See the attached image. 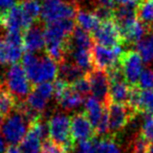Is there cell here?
Masks as SVG:
<instances>
[{
  "label": "cell",
  "mask_w": 153,
  "mask_h": 153,
  "mask_svg": "<svg viewBox=\"0 0 153 153\" xmlns=\"http://www.w3.org/2000/svg\"><path fill=\"white\" fill-rule=\"evenodd\" d=\"M76 24L73 19L47 23L44 27L45 51L57 64L66 61L68 55L69 39Z\"/></svg>",
  "instance_id": "cell-1"
},
{
  "label": "cell",
  "mask_w": 153,
  "mask_h": 153,
  "mask_svg": "<svg viewBox=\"0 0 153 153\" xmlns=\"http://www.w3.org/2000/svg\"><path fill=\"white\" fill-rule=\"evenodd\" d=\"M21 62L32 85H36L43 82H51L57 78V62L46 53L43 56H39L36 53L26 52L23 54Z\"/></svg>",
  "instance_id": "cell-2"
},
{
  "label": "cell",
  "mask_w": 153,
  "mask_h": 153,
  "mask_svg": "<svg viewBox=\"0 0 153 153\" xmlns=\"http://www.w3.org/2000/svg\"><path fill=\"white\" fill-rule=\"evenodd\" d=\"M49 139L64 147L69 153L75 150V142L71 134V119L64 113L56 111L48 121Z\"/></svg>",
  "instance_id": "cell-3"
},
{
  "label": "cell",
  "mask_w": 153,
  "mask_h": 153,
  "mask_svg": "<svg viewBox=\"0 0 153 153\" xmlns=\"http://www.w3.org/2000/svg\"><path fill=\"white\" fill-rule=\"evenodd\" d=\"M30 125L27 118L16 107L14 111L6 116V119L2 123L0 127V134L7 144L16 146L21 144L23 139L26 137Z\"/></svg>",
  "instance_id": "cell-4"
},
{
  "label": "cell",
  "mask_w": 153,
  "mask_h": 153,
  "mask_svg": "<svg viewBox=\"0 0 153 153\" xmlns=\"http://www.w3.org/2000/svg\"><path fill=\"white\" fill-rule=\"evenodd\" d=\"M4 87L19 101H25L32 91V83L28 79L22 65H10L4 74Z\"/></svg>",
  "instance_id": "cell-5"
},
{
  "label": "cell",
  "mask_w": 153,
  "mask_h": 153,
  "mask_svg": "<svg viewBox=\"0 0 153 153\" xmlns=\"http://www.w3.org/2000/svg\"><path fill=\"white\" fill-rule=\"evenodd\" d=\"M78 5L75 0H45L42 4L41 18L44 22L51 23L55 21L76 18Z\"/></svg>",
  "instance_id": "cell-6"
},
{
  "label": "cell",
  "mask_w": 153,
  "mask_h": 153,
  "mask_svg": "<svg viewBox=\"0 0 153 153\" xmlns=\"http://www.w3.org/2000/svg\"><path fill=\"white\" fill-rule=\"evenodd\" d=\"M143 59L137 50L128 49L120 56L119 65L121 67L124 77L130 87L137 85L140 76L143 72Z\"/></svg>",
  "instance_id": "cell-7"
},
{
  "label": "cell",
  "mask_w": 153,
  "mask_h": 153,
  "mask_svg": "<svg viewBox=\"0 0 153 153\" xmlns=\"http://www.w3.org/2000/svg\"><path fill=\"white\" fill-rule=\"evenodd\" d=\"M92 33L93 40L98 45L108 48H115L117 46L124 45L120 29L114 19L101 22Z\"/></svg>",
  "instance_id": "cell-8"
},
{
  "label": "cell",
  "mask_w": 153,
  "mask_h": 153,
  "mask_svg": "<svg viewBox=\"0 0 153 153\" xmlns=\"http://www.w3.org/2000/svg\"><path fill=\"white\" fill-rule=\"evenodd\" d=\"M124 52L122 46H117L115 48L102 46L95 44L92 48V56L95 69L102 71H108L119 65L120 56Z\"/></svg>",
  "instance_id": "cell-9"
},
{
  "label": "cell",
  "mask_w": 153,
  "mask_h": 153,
  "mask_svg": "<svg viewBox=\"0 0 153 153\" xmlns=\"http://www.w3.org/2000/svg\"><path fill=\"white\" fill-rule=\"evenodd\" d=\"M107 113H108L109 122V134L119 135L123 133L125 127L128 125L129 121L133 117L137 116L129 109L127 105L118 104V103L109 102L107 105Z\"/></svg>",
  "instance_id": "cell-10"
},
{
  "label": "cell",
  "mask_w": 153,
  "mask_h": 153,
  "mask_svg": "<svg viewBox=\"0 0 153 153\" xmlns=\"http://www.w3.org/2000/svg\"><path fill=\"white\" fill-rule=\"evenodd\" d=\"M87 77L91 85L93 97L107 106L109 103V80L106 72L94 69L92 72L88 73Z\"/></svg>",
  "instance_id": "cell-11"
},
{
  "label": "cell",
  "mask_w": 153,
  "mask_h": 153,
  "mask_svg": "<svg viewBox=\"0 0 153 153\" xmlns=\"http://www.w3.org/2000/svg\"><path fill=\"white\" fill-rule=\"evenodd\" d=\"M71 134L74 142L92 140L96 137L95 129L85 113H78L71 118Z\"/></svg>",
  "instance_id": "cell-12"
},
{
  "label": "cell",
  "mask_w": 153,
  "mask_h": 153,
  "mask_svg": "<svg viewBox=\"0 0 153 153\" xmlns=\"http://www.w3.org/2000/svg\"><path fill=\"white\" fill-rule=\"evenodd\" d=\"M39 22L23 32V46L27 52L36 53L45 48L44 28Z\"/></svg>",
  "instance_id": "cell-13"
},
{
  "label": "cell",
  "mask_w": 153,
  "mask_h": 153,
  "mask_svg": "<svg viewBox=\"0 0 153 153\" xmlns=\"http://www.w3.org/2000/svg\"><path fill=\"white\" fill-rule=\"evenodd\" d=\"M24 47L14 45L4 38H0V66L17 64L23 56Z\"/></svg>",
  "instance_id": "cell-14"
},
{
  "label": "cell",
  "mask_w": 153,
  "mask_h": 153,
  "mask_svg": "<svg viewBox=\"0 0 153 153\" xmlns=\"http://www.w3.org/2000/svg\"><path fill=\"white\" fill-rule=\"evenodd\" d=\"M68 55L71 57L72 62H74L78 68H80L85 74L92 72L95 69L92 56V49L83 48H69ZM67 55V56H68Z\"/></svg>",
  "instance_id": "cell-15"
},
{
  "label": "cell",
  "mask_w": 153,
  "mask_h": 153,
  "mask_svg": "<svg viewBox=\"0 0 153 153\" xmlns=\"http://www.w3.org/2000/svg\"><path fill=\"white\" fill-rule=\"evenodd\" d=\"M106 105H104L102 102H100L98 99H96L93 96L88 97L85 100V114L87 115L88 119L90 120L94 129L101 121L103 115L106 111Z\"/></svg>",
  "instance_id": "cell-16"
},
{
  "label": "cell",
  "mask_w": 153,
  "mask_h": 153,
  "mask_svg": "<svg viewBox=\"0 0 153 153\" xmlns=\"http://www.w3.org/2000/svg\"><path fill=\"white\" fill-rule=\"evenodd\" d=\"M59 105L64 111H73L80 106L83 103V96L78 94L72 85H69L64 93L56 99Z\"/></svg>",
  "instance_id": "cell-17"
},
{
  "label": "cell",
  "mask_w": 153,
  "mask_h": 153,
  "mask_svg": "<svg viewBox=\"0 0 153 153\" xmlns=\"http://www.w3.org/2000/svg\"><path fill=\"white\" fill-rule=\"evenodd\" d=\"M85 73L80 68L76 66L74 62L64 61L59 66V76L69 85H72L76 80L85 76Z\"/></svg>",
  "instance_id": "cell-18"
},
{
  "label": "cell",
  "mask_w": 153,
  "mask_h": 153,
  "mask_svg": "<svg viewBox=\"0 0 153 153\" xmlns=\"http://www.w3.org/2000/svg\"><path fill=\"white\" fill-rule=\"evenodd\" d=\"M96 153H122L119 139L116 135L108 134L102 137H94Z\"/></svg>",
  "instance_id": "cell-19"
},
{
  "label": "cell",
  "mask_w": 153,
  "mask_h": 153,
  "mask_svg": "<svg viewBox=\"0 0 153 153\" xmlns=\"http://www.w3.org/2000/svg\"><path fill=\"white\" fill-rule=\"evenodd\" d=\"M93 36L90 32L83 30L79 26H76L74 31L72 32L70 39H69V48H83V49H92L93 48Z\"/></svg>",
  "instance_id": "cell-20"
},
{
  "label": "cell",
  "mask_w": 153,
  "mask_h": 153,
  "mask_svg": "<svg viewBox=\"0 0 153 153\" xmlns=\"http://www.w3.org/2000/svg\"><path fill=\"white\" fill-rule=\"evenodd\" d=\"M75 22L78 24L80 28L88 32H93L97 27L100 25L101 21L98 19V17L95 15L94 12L90 10H78L75 18Z\"/></svg>",
  "instance_id": "cell-21"
},
{
  "label": "cell",
  "mask_w": 153,
  "mask_h": 153,
  "mask_svg": "<svg viewBox=\"0 0 153 153\" xmlns=\"http://www.w3.org/2000/svg\"><path fill=\"white\" fill-rule=\"evenodd\" d=\"M42 139L29 128L26 137L20 144V150L22 153H42Z\"/></svg>",
  "instance_id": "cell-22"
},
{
  "label": "cell",
  "mask_w": 153,
  "mask_h": 153,
  "mask_svg": "<svg viewBox=\"0 0 153 153\" xmlns=\"http://www.w3.org/2000/svg\"><path fill=\"white\" fill-rule=\"evenodd\" d=\"M137 19L147 28L153 27V0H142L137 5Z\"/></svg>",
  "instance_id": "cell-23"
},
{
  "label": "cell",
  "mask_w": 153,
  "mask_h": 153,
  "mask_svg": "<svg viewBox=\"0 0 153 153\" xmlns=\"http://www.w3.org/2000/svg\"><path fill=\"white\" fill-rule=\"evenodd\" d=\"M19 3L24 12V15L32 25L40 21L42 5L39 0H24L20 1Z\"/></svg>",
  "instance_id": "cell-24"
},
{
  "label": "cell",
  "mask_w": 153,
  "mask_h": 153,
  "mask_svg": "<svg viewBox=\"0 0 153 153\" xmlns=\"http://www.w3.org/2000/svg\"><path fill=\"white\" fill-rule=\"evenodd\" d=\"M17 99L7 91L4 85H0V114L8 116L17 107Z\"/></svg>",
  "instance_id": "cell-25"
},
{
  "label": "cell",
  "mask_w": 153,
  "mask_h": 153,
  "mask_svg": "<svg viewBox=\"0 0 153 153\" xmlns=\"http://www.w3.org/2000/svg\"><path fill=\"white\" fill-rule=\"evenodd\" d=\"M48 101V99L41 95L36 89H32V91L25 99V103L28 105V107H30L32 111L41 116H43V113L46 111Z\"/></svg>",
  "instance_id": "cell-26"
},
{
  "label": "cell",
  "mask_w": 153,
  "mask_h": 153,
  "mask_svg": "<svg viewBox=\"0 0 153 153\" xmlns=\"http://www.w3.org/2000/svg\"><path fill=\"white\" fill-rule=\"evenodd\" d=\"M140 115H153V90H142L140 95Z\"/></svg>",
  "instance_id": "cell-27"
},
{
  "label": "cell",
  "mask_w": 153,
  "mask_h": 153,
  "mask_svg": "<svg viewBox=\"0 0 153 153\" xmlns=\"http://www.w3.org/2000/svg\"><path fill=\"white\" fill-rule=\"evenodd\" d=\"M150 143L147 142L140 132H135L132 140L129 143V149L131 153H148Z\"/></svg>",
  "instance_id": "cell-28"
},
{
  "label": "cell",
  "mask_w": 153,
  "mask_h": 153,
  "mask_svg": "<svg viewBox=\"0 0 153 153\" xmlns=\"http://www.w3.org/2000/svg\"><path fill=\"white\" fill-rule=\"evenodd\" d=\"M143 116V123L141 125L140 133L146 141L151 144L153 143V115L144 114Z\"/></svg>",
  "instance_id": "cell-29"
},
{
  "label": "cell",
  "mask_w": 153,
  "mask_h": 153,
  "mask_svg": "<svg viewBox=\"0 0 153 153\" xmlns=\"http://www.w3.org/2000/svg\"><path fill=\"white\" fill-rule=\"evenodd\" d=\"M137 87L141 90H153V70L151 68L143 70L137 82Z\"/></svg>",
  "instance_id": "cell-30"
},
{
  "label": "cell",
  "mask_w": 153,
  "mask_h": 153,
  "mask_svg": "<svg viewBox=\"0 0 153 153\" xmlns=\"http://www.w3.org/2000/svg\"><path fill=\"white\" fill-rule=\"evenodd\" d=\"M72 88L75 90L78 94H80L81 96H87L91 93V85H90V81L88 79L87 75L83 76L82 78L76 80L74 83H72Z\"/></svg>",
  "instance_id": "cell-31"
},
{
  "label": "cell",
  "mask_w": 153,
  "mask_h": 153,
  "mask_svg": "<svg viewBox=\"0 0 153 153\" xmlns=\"http://www.w3.org/2000/svg\"><path fill=\"white\" fill-rule=\"evenodd\" d=\"M42 153H69L64 147L55 144L50 139H47L43 142L42 145Z\"/></svg>",
  "instance_id": "cell-32"
},
{
  "label": "cell",
  "mask_w": 153,
  "mask_h": 153,
  "mask_svg": "<svg viewBox=\"0 0 153 153\" xmlns=\"http://www.w3.org/2000/svg\"><path fill=\"white\" fill-rule=\"evenodd\" d=\"M13 5H15V0H0V14L5 13Z\"/></svg>",
  "instance_id": "cell-33"
},
{
  "label": "cell",
  "mask_w": 153,
  "mask_h": 153,
  "mask_svg": "<svg viewBox=\"0 0 153 153\" xmlns=\"http://www.w3.org/2000/svg\"><path fill=\"white\" fill-rule=\"evenodd\" d=\"M7 150V143L3 139L1 134H0V153H5Z\"/></svg>",
  "instance_id": "cell-34"
},
{
  "label": "cell",
  "mask_w": 153,
  "mask_h": 153,
  "mask_svg": "<svg viewBox=\"0 0 153 153\" xmlns=\"http://www.w3.org/2000/svg\"><path fill=\"white\" fill-rule=\"evenodd\" d=\"M116 3V5L118 6H122V5H127V4H130V3H134L132 2L131 0H114ZM137 4V3H135Z\"/></svg>",
  "instance_id": "cell-35"
},
{
  "label": "cell",
  "mask_w": 153,
  "mask_h": 153,
  "mask_svg": "<svg viewBox=\"0 0 153 153\" xmlns=\"http://www.w3.org/2000/svg\"><path fill=\"white\" fill-rule=\"evenodd\" d=\"M5 153H22V152H21L20 148H18L17 146H10Z\"/></svg>",
  "instance_id": "cell-36"
},
{
  "label": "cell",
  "mask_w": 153,
  "mask_h": 153,
  "mask_svg": "<svg viewBox=\"0 0 153 153\" xmlns=\"http://www.w3.org/2000/svg\"><path fill=\"white\" fill-rule=\"evenodd\" d=\"M148 153H153V143L149 145V149H148Z\"/></svg>",
  "instance_id": "cell-37"
},
{
  "label": "cell",
  "mask_w": 153,
  "mask_h": 153,
  "mask_svg": "<svg viewBox=\"0 0 153 153\" xmlns=\"http://www.w3.org/2000/svg\"><path fill=\"white\" fill-rule=\"evenodd\" d=\"M3 116L1 115V114H0V127H1V125H2V123H3Z\"/></svg>",
  "instance_id": "cell-38"
},
{
  "label": "cell",
  "mask_w": 153,
  "mask_h": 153,
  "mask_svg": "<svg viewBox=\"0 0 153 153\" xmlns=\"http://www.w3.org/2000/svg\"><path fill=\"white\" fill-rule=\"evenodd\" d=\"M131 1H132V2H134V3H137V4H139L140 2L142 1V0H131Z\"/></svg>",
  "instance_id": "cell-39"
},
{
  "label": "cell",
  "mask_w": 153,
  "mask_h": 153,
  "mask_svg": "<svg viewBox=\"0 0 153 153\" xmlns=\"http://www.w3.org/2000/svg\"><path fill=\"white\" fill-rule=\"evenodd\" d=\"M21 1H24V0H21Z\"/></svg>",
  "instance_id": "cell-40"
}]
</instances>
